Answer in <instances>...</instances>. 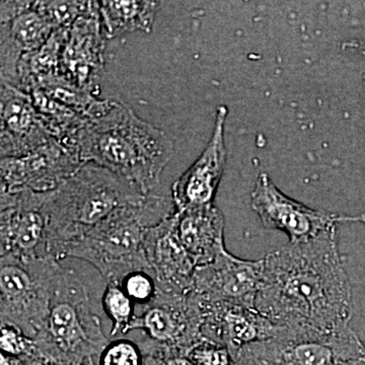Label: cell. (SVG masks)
Here are the masks:
<instances>
[{
	"label": "cell",
	"instance_id": "6da1fadb",
	"mask_svg": "<svg viewBox=\"0 0 365 365\" xmlns=\"http://www.w3.org/2000/svg\"><path fill=\"white\" fill-rule=\"evenodd\" d=\"M255 307L280 328L319 334L352 330V294L337 227L270 252Z\"/></svg>",
	"mask_w": 365,
	"mask_h": 365
},
{
	"label": "cell",
	"instance_id": "7a4b0ae2",
	"mask_svg": "<svg viewBox=\"0 0 365 365\" xmlns=\"http://www.w3.org/2000/svg\"><path fill=\"white\" fill-rule=\"evenodd\" d=\"M76 144L83 163L111 170L145 195L160 184L174 155V144L165 132L118 102L104 116L86 122Z\"/></svg>",
	"mask_w": 365,
	"mask_h": 365
},
{
	"label": "cell",
	"instance_id": "3957f363",
	"mask_svg": "<svg viewBox=\"0 0 365 365\" xmlns=\"http://www.w3.org/2000/svg\"><path fill=\"white\" fill-rule=\"evenodd\" d=\"M172 198L148 194L141 202L118 208L97 227L61 249L58 261L88 262L107 283H118L134 271H150L144 251L148 228L174 215Z\"/></svg>",
	"mask_w": 365,
	"mask_h": 365
},
{
	"label": "cell",
	"instance_id": "277c9868",
	"mask_svg": "<svg viewBox=\"0 0 365 365\" xmlns=\"http://www.w3.org/2000/svg\"><path fill=\"white\" fill-rule=\"evenodd\" d=\"M135 185L111 170L83 163L48 198L46 254L58 261L61 249L85 235L118 208L145 198Z\"/></svg>",
	"mask_w": 365,
	"mask_h": 365
},
{
	"label": "cell",
	"instance_id": "5b68a950",
	"mask_svg": "<svg viewBox=\"0 0 365 365\" xmlns=\"http://www.w3.org/2000/svg\"><path fill=\"white\" fill-rule=\"evenodd\" d=\"M35 342L36 351L72 359L97 353L109 344L91 304L90 288L73 269L61 264L57 269L49 317Z\"/></svg>",
	"mask_w": 365,
	"mask_h": 365
},
{
	"label": "cell",
	"instance_id": "8992f818",
	"mask_svg": "<svg viewBox=\"0 0 365 365\" xmlns=\"http://www.w3.org/2000/svg\"><path fill=\"white\" fill-rule=\"evenodd\" d=\"M60 261L51 257L0 258V321L36 339L47 323Z\"/></svg>",
	"mask_w": 365,
	"mask_h": 365
},
{
	"label": "cell",
	"instance_id": "52a82bcc",
	"mask_svg": "<svg viewBox=\"0 0 365 365\" xmlns=\"http://www.w3.org/2000/svg\"><path fill=\"white\" fill-rule=\"evenodd\" d=\"M365 356L354 331L319 334L280 328L277 335L254 343L235 355V365H340Z\"/></svg>",
	"mask_w": 365,
	"mask_h": 365
},
{
	"label": "cell",
	"instance_id": "ba28073f",
	"mask_svg": "<svg viewBox=\"0 0 365 365\" xmlns=\"http://www.w3.org/2000/svg\"><path fill=\"white\" fill-rule=\"evenodd\" d=\"M251 205L264 227L284 232L289 244L312 241L337 227L338 223L365 225V215H338L307 207L282 193L264 173L257 179L252 191Z\"/></svg>",
	"mask_w": 365,
	"mask_h": 365
},
{
	"label": "cell",
	"instance_id": "9c48e42d",
	"mask_svg": "<svg viewBox=\"0 0 365 365\" xmlns=\"http://www.w3.org/2000/svg\"><path fill=\"white\" fill-rule=\"evenodd\" d=\"M0 198V256L21 260L47 257L49 192H1Z\"/></svg>",
	"mask_w": 365,
	"mask_h": 365
},
{
	"label": "cell",
	"instance_id": "30bf717a",
	"mask_svg": "<svg viewBox=\"0 0 365 365\" xmlns=\"http://www.w3.org/2000/svg\"><path fill=\"white\" fill-rule=\"evenodd\" d=\"M202 323L201 302L192 290L184 294L158 290L155 299L136 314L129 332L143 331L158 345L188 353L202 338Z\"/></svg>",
	"mask_w": 365,
	"mask_h": 365
},
{
	"label": "cell",
	"instance_id": "8fae6325",
	"mask_svg": "<svg viewBox=\"0 0 365 365\" xmlns=\"http://www.w3.org/2000/svg\"><path fill=\"white\" fill-rule=\"evenodd\" d=\"M83 165L78 150L53 139L25 157L1 158V192L31 190L48 193Z\"/></svg>",
	"mask_w": 365,
	"mask_h": 365
},
{
	"label": "cell",
	"instance_id": "7c38bea8",
	"mask_svg": "<svg viewBox=\"0 0 365 365\" xmlns=\"http://www.w3.org/2000/svg\"><path fill=\"white\" fill-rule=\"evenodd\" d=\"M262 272L263 259L246 260L225 249L215 260L196 268L192 292L203 304L237 302L255 307Z\"/></svg>",
	"mask_w": 365,
	"mask_h": 365
},
{
	"label": "cell",
	"instance_id": "4fadbf2b",
	"mask_svg": "<svg viewBox=\"0 0 365 365\" xmlns=\"http://www.w3.org/2000/svg\"><path fill=\"white\" fill-rule=\"evenodd\" d=\"M106 35L100 4L90 9L67 33L60 59V74L79 88L100 93L98 81L105 67Z\"/></svg>",
	"mask_w": 365,
	"mask_h": 365
},
{
	"label": "cell",
	"instance_id": "5bb4252c",
	"mask_svg": "<svg viewBox=\"0 0 365 365\" xmlns=\"http://www.w3.org/2000/svg\"><path fill=\"white\" fill-rule=\"evenodd\" d=\"M227 115V106L217 108L212 136L205 150L173 184L170 198L177 211L215 204L216 193L227 165L225 126Z\"/></svg>",
	"mask_w": 365,
	"mask_h": 365
},
{
	"label": "cell",
	"instance_id": "9a60e30c",
	"mask_svg": "<svg viewBox=\"0 0 365 365\" xmlns=\"http://www.w3.org/2000/svg\"><path fill=\"white\" fill-rule=\"evenodd\" d=\"M201 336L225 346L232 356L246 346L273 338L280 330V327L261 314L256 307L237 302H201Z\"/></svg>",
	"mask_w": 365,
	"mask_h": 365
},
{
	"label": "cell",
	"instance_id": "2e32d148",
	"mask_svg": "<svg viewBox=\"0 0 365 365\" xmlns=\"http://www.w3.org/2000/svg\"><path fill=\"white\" fill-rule=\"evenodd\" d=\"M176 212L148 228L144 251L158 290L184 294L192 290L197 267L178 237Z\"/></svg>",
	"mask_w": 365,
	"mask_h": 365
},
{
	"label": "cell",
	"instance_id": "e0dca14e",
	"mask_svg": "<svg viewBox=\"0 0 365 365\" xmlns=\"http://www.w3.org/2000/svg\"><path fill=\"white\" fill-rule=\"evenodd\" d=\"M0 157H25L53 140L32 98L9 85L0 86Z\"/></svg>",
	"mask_w": 365,
	"mask_h": 365
},
{
	"label": "cell",
	"instance_id": "ac0fdd59",
	"mask_svg": "<svg viewBox=\"0 0 365 365\" xmlns=\"http://www.w3.org/2000/svg\"><path fill=\"white\" fill-rule=\"evenodd\" d=\"M176 228L196 267L210 263L225 249V216L215 204L177 211Z\"/></svg>",
	"mask_w": 365,
	"mask_h": 365
},
{
	"label": "cell",
	"instance_id": "d6986e66",
	"mask_svg": "<svg viewBox=\"0 0 365 365\" xmlns=\"http://www.w3.org/2000/svg\"><path fill=\"white\" fill-rule=\"evenodd\" d=\"M54 29L35 9L9 23L0 25V76L1 83L18 88V66L25 53L39 49Z\"/></svg>",
	"mask_w": 365,
	"mask_h": 365
},
{
	"label": "cell",
	"instance_id": "ffe728a7",
	"mask_svg": "<svg viewBox=\"0 0 365 365\" xmlns=\"http://www.w3.org/2000/svg\"><path fill=\"white\" fill-rule=\"evenodd\" d=\"M101 20L106 37H121L125 34L150 33L155 16L163 6L160 1H98Z\"/></svg>",
	"mask_w": 365,
	"mask_h": 365
},
{
	"label": "cell",
	"instance_id": "44dd1931",
	"mask_svg": "<svg viewBox=\"0 0 365 365\" xmlns=\"http://www.w3.org/2000/svg\"><path fill=\"white\" fill-rule=\"evenodd\" d=\"M68 30H55L39 49L25 53L18 66V88L29 93L45 79L60 73L62 47Z\"/></svg>",
	"mask_w": 365,
	"mask_h": 365
},
{
	"label": "cell",
	"instance_id": "7402d4cb",
	"mask_svg": "<svg viewBox=\"0 0 365 365\" xmlns=\"http://www.w3.org/2000/svg\"><path fill=\"white\" fill-rule=\"evenodd\" d=\"M36 88H40L50 98L66 106L86 122L104 116L115 103V101L101 100L97 91L79 88L60 73L45 79Z\"/></svg>",
	"mask_w": 365,
	"mask_h": 365
},
{
	"label": "cell",
	"instance_id": "603a6c76",
	"mask_svg": "<svg viewBox=\"0 0 365 365\" xmlns=\"http://www.w3.org/2000/svg\"><path fill=\"white\" fill-rule=\"evenodd\" d=\"M38 114L53 138L78 150L76 139L86 121L68 107L46 95L40 88L29 93Z\"/></svg>",
	"mask_w": 365,
	"mask_h": 365
},
{
	"label": "cell",
	"instance_id": "cb8c5ba5",
	"mask_svg": "<svg viewBox=\"0 0 365 365\" xmlns=\"http://www.w3.org/2000/svg\"><path fill=\"white\" fill-rule=\"evenodd\" d=\"M102 307L108 318L111 319V336L129 333L135 319V304L118 283H107L102 297Z\"/></svg>",
	"mask_w": 365,
	"mask_h": 365
},
{
	"label": "cell",
	"instance_id": "d4e9b609",
	"mask_svg": "<svg viewBox=\"0 0 365 365\" xmlns=\"http://www.w3.org/2000/svg\"><path fill=\"white\" fill-rule=\"evenodd\" d=\"M91 1H35V9L55 30H69L90 9Z\"/></svg>",
	"mask_w": 365,
	"mask_h": 365
},
{
	"label": "cell",
	"instance_id": "484cf974",
	"mask_svg": "<svg viewBox=\"0 0 365 365\" xmlns=\"http://www.w3.org/2000/svg\"><path fill=\"white\" fill-rule=\"evenodd\" d=\"M126 294L134 304L146 307L158 294V284L155 276L150 271H134L120 283Z\"/></svg>",
	"mask_w": 365,
	"mask_h": 365
},
{
	"label": "cell",
	"instance_id": "4316f807",
	"mask_svg": "<svg viewBox=\"0 0 365 365\" xmlns=\"http://www.w3.org/2000/svg\"><path fill=\"white\" fill-rule=\"evenodd\" d=\"M187 354L194 365H235L234 356L225 346L204 338L192 346Z\"/></svg>",
	"mask_w": 365,
	"mask_h": 365
},
{
	"label": "cell",
	"instance_id": "83f0119b",
	"mask_svg": "<svg viewBox=\"0 0 365 365\" xmlns=\"http://www.w3.org/2000/svg\"><path fill=\"white\" fill-rule=\"evenodd\" d=\"M1 338H0V346H1L2 354L18 355L24 353L36 351L35 339L28 337L23 331L9 324H1Z\"/></svg>",
	"mask_w": 365,
	"mask_h": 365
},
{
	"label": "cell",
	"instance_id": "f1b7e54d",
	"mask_svg": "<svg viewBox=\"0 0 365 365\" xmlns=\"http://www.w3.org/2000/svg\"><path fill=\"white\" fill-rule=\"evenodd\" d=\"M102 365H140L138 347L128 340L109 343L104 349Z\"/></svg>",
	"mask_w": 365,
	"mask_h": 365
},
{
	"label": "cell",
	"instance_id": "f546056e",
	"mask_svg": "<svg viewBox=\"0 0 365 365\" xmlns=\"http://www.w3.org/2000/svg\"><path fill=\"white\" fill-rule=\"evenodd\" d=\"M35 1H1L0 6V25L9 23L19 16L33 9Z\"/></svg>",
	"mask_w": 365,
	"mask_h": 365
},
{
	"label": "cell",
	"instance_id": "4dcf8cb0",
	"mask_svg": "<svg viewBox=\"0 0 365 365\" xmlns=\"http://www.w3.org/2000/svg\"><path fill=\"white\" fill-rule=\"evenodd\" d=\"M163 365H194L193 361L187 354V352L182 350L175 349L172 355L165 359Z\"/></svg>",
	"mask_w": 365,
	"mask_h": 365
},
{
	"label": "cell",
	"instance_id": "1f68e13d",
	"mask_svg": "<svg viewBox=\"0 0 365 365\" xmlns=\"http://www.w3.org/2000/svg\"><path fill=\"white\" fill-rule=\"evenodd\" d=\"M340 365H365V356L361 359L350 360V361L344 362Z\"/></svg>",
	"mask_w": 365,
	"mask_h": 365
},
{
	"label": "cell",
	"instance_id": "d6a6232c",
	"mask_svg": "<svg viewBox=\"0 0 365 365\" xmlns=\"http://www.w3.org/2000/svg\"><path fill=\"white\" fill-rule=\"evenodd\" d=\"M364 344H365V343H364Z\"/></svg>",
	"mask_w": 365,
	"mask_h": 365
}]
</instances>
